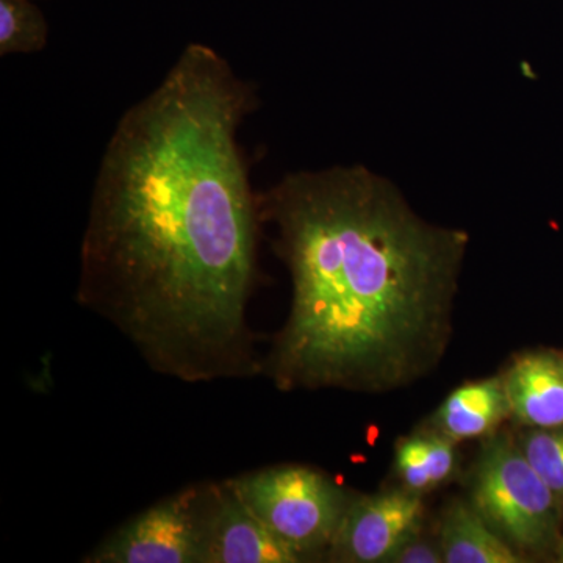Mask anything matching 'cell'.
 <instances>
[{"label": "cell", "instance_id": "cell-1", "mask_svg": "<svg viewBox=\"0 0 563 563\" xmlns=\"http://www.w3.org/2000/svg\"><path fill=\"white\" fill-rule=\"evenodd\" d=\"M254 85L192 43L103 152L76 298L155 373L187 384L263 372L247 324L261 211L239 133Z\"/></svg>", "mask_w": 563, "mask_h": 563}, {"label": "cell", "instance_id": "cell-2", "mask_svg": "<svg viewBox=\"0 0 563 563\" xmlns=\"http://www.w3.org/2000/svg\"><path fill=\"white\" fill-rule=\"evenodd\" d=\"M291 277L288 320L263 374L279 390L379 393L446 350L466 239L418 218L361 166L303 172L258 192Z\"/></svg>", "mask_w": 563, "mask_h": 563}, {"label": "cell", "instance_id": "cell-3", "mask_svg": "<svg viewBox=\"0 0 563 563\" xmlns=\"http://www.w3.org/2000/svg\"><path fill=\"white\" fill-rule=\"evenodd\" d=\"M231 483L263 525L302 562L328 555L351 499L331 477L301 465L240 474Z\"/></svg>", "mask_w": 563, "mask_h": 563}, {"label": "cell", "instance_id": "cell-4", "mask_svg": "<svg viewBox=\"0 0 563 563\" xmlns=\"http://www.w3.org/2000/svg\"><path fill=\"white\" fill-rule=\"evenodd\" d=\"M555 495L523 451L498 440L484 451L473 485L474 509L510 544L542 550L555 532Z\"/></svg>", "mask_w": 563, "mask_h": 563}, {"label": "cell", "instance_id": "cell-5", "mask_svg": "<svg viewBox=\"0 0 563 563\" xmlns=\"http://www.w3.org/2000/svg\"><path fill=\"white\" fill-rule=\"evenodd\" d=\"M210 483L154 504L102 540L85 563H203Z\"/></svg>", "mask_w": 563, "mask_h": 563}, {"label": "cell", "instance_id": "cell-6", "mask_svg": "<svg viewBox=\"0 0 563 563\" xmlns=\"http://www.w3.org/2000/svg\"><path fill=\"white\" fill-rule=\"evenodd\" d=\"M422 503L413 492L354 499L344 514L329 558L339 562H390L421 528Z\"/></svg>", "mask_w": 563, "mask_h": 563}, {"label": "cell", "instance_id": "cell-7", "mask_svg": "<svg viewBox=\"0 0 563 563\" xmlns=\"http://www.w3.org/2000/svg\"><path fill=\"white\" fill-rule=\"evenodd\" d=\"M302 559L257 517L231 479L210 483L203 563H299Z\"/></svg>", "mask_w": 563, "mask_h": 563}, {"label": "cell", "instance_id": "cell-8", "mask_svg": "<svg viewBox=\"0 0 563 563\" xmlns=\"http://www.w3.org/2000/svg\"><path fill=\"white\" fill-rule=\"evenodd\" d=\"M510 412L539 429L563 428V361L551 354L518 358L503 379Z\"/></svg>", "mask_w": 563, "mask_h": 563}, {"label": "cell", "instance_id": "cell-9", "mask_svg": "<svg viewBox=\"0 0 563 563\" xmlns=\"http://www.w3.org/2000/svg\"><path fill=\"white\" fill-rule=\"evenodd\" d=\"M510 413L501 379L479 380L451 393L433 417L437 429L451 440L474 439L495 429Z\"/></svg>", "mask_w": 563, "mask_h": 563}, {"label": "cell", "instance_id": "cell-10", "mask_svg": "<svg viewBox=\"0 0 563 563\" xmlns=\"http://www.w3.org/2000/svg\"><path fill=\"white\" fill-rule=\"evenodd\" d=\"M446 563H517L520 555L474 507L459 503L444 518L442 542Z\"/></svg>", "mask_w": 563, "mask_h": 563}, {"label": "cell", "instance_id": "cell-11", "mask_svg": "<svg viewBox=\"0 0 563 563\" xmlns=\"http://www.w3.org/2000/svg\"><path fill=\"white\" fill-rule=\"evenodd\" d=\"M455 453L451 439L417 435L404 440L396 451V468L410 492L432 490L454 472Z\"/></svg>", "mask_w": 563, "mask_h": 563}, {"label": "cell", "instance_id": "cell-12", "mask_svg": "<svg viewBox=\"0 0 563 563\" xmlns=\"http://www.w3.org/2000/svg\"><path fill=\"white\" fill-rule=\"evenodd\" d=\"M46 16L36 0H0V55L38 54L47 44Z\"/></svg>", "mask_w": 563, "mask_h": 563}, {"label": "cell", "instance_id": "cell-13", "mask_svg": "<svg viewBox=\"0 0 563 563\" xmlns=\"http://www.w3.org/2000/svg\"><path fill=\"white\" fill-rule=\"evenodd\" d=\"M521 451L554 495L563 496V429L529 433Z\"/></svg>", "mask_w": 563, "mask_h": 563}, {"label": "cell", "instance_id": "cell-14", "mask_svg": "<svg viewBox=\"0 0 563 563\" xmlns=\"http://www.w3.org/2000/svg\"><path fill=\"white\" fill-rule=\"evenodd\" d=\"M390 562L439 563L443 562V555L440 548H433L431 543L417 542V539H413L412 542L404 544L401 550L393 555Z\"/></svg>", "mask_w": 563, "mask_h": 563}]
</instances>
